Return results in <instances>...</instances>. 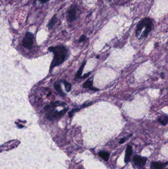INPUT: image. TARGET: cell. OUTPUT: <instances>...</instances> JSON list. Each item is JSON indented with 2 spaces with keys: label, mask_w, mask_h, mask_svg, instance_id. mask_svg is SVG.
Instances as JSON below:
<instances>
[{
  "label": "cell",
  "mask_w": 168,
  "mask_h": 169,
  "mask_svg": "<svg viewBox=\"0 0 168 169\" xmlns=\"http://www.w3.org/2000/svg\"><path fill=\"white\" fill-rule=\"evenodd\" d=\"M147 160L146 157L139 155H135L133 159V162L138 168L143 167L146 165Z\"/></svg>",
  "instance_id": "cell-6"
},
{
  "label": "cell",
  "mask_w": 168,
  "mask_h": 169,
  "mask_svg": "<svg viewBox=\"0 0 168 169\" xmlns=\"http://www.w3.org/2000/svg\"><path fill=\"white\" fill-rule=\"evenodd\" d=\"M86 62L85 60L83 61V63L82 64V65L80 66V68L79 69V71H77V72L76 77H75L76 78L79 79V78H81L82 73V72H83V68L84 67V66H85V65H86Z\"/></svg>",
  "instance_id": "cell-11"
},
{
  "label": "cell",
  "mask_w": 168,
  "mask_h": 169,
  "mask_svg": "<svg viewBox=\"0 0 168 169\" xmlns=\"http://www.w3.org/2000/svg\"><path fill=\"white\" fill-rule=\"evenodd\" d=\"M86 36L84 35H82V36L80 37V39H79V43L83 42V41H84L86 39Z\"/></svg>",
  "instance_id": "cell-16"
},
{
  "label": "cell",
  "mask_w": 168,
  "mask_h": 169,
  "mask_svg": "<svg viewBox=\"0 0 168 169\" xmlns=\"http://www.w3.org/2000/svg\"><path fill=\"white\" fill-rule=\"evenodd\" d=\"M153 26V21L150 18H144L141 20L139 21V22L138 23L137 26L136 30V37H139L143 29L144 28V32L141 35V36L142 37H147L149 33L152 30Z\"/></svg>",
  "instance_id": "cell-3"
},
{
  "label": "cell",
  "mask_w": 168,
  "mask_h": 169,
  "mask_svg": "<svg viewBox=\"0 0 168 169\" xmlns=\"http://www.w3.org/2000/svg\"><path fill=\"white\" fill-rule=\"evenodd\" d=\"M127 138L126 137H124L123 139H121V140L119 141V143H120V144H122V143H123L124 142H125V141H126V140Z\"/></svg>",
  "instance_id": "cell-17"
},
{
  "label": "cell",
  "mask_w": 168,
  "mask_h": 169,
  "mask_svg": "<svg viewBox=\"0 0 168 169\" xmlns=\"http://www.w3.org/2000/svg\"><path fill=\"white\" fill-rule=\"evenodd\" d=\"M132 154V148L131 146L128 145L125 152V159H124L125 163L128 162L130 161Z\"/></svg>",
  "instance_id": "cell-8"
},
{
  "label": "cell",
  "mask_w": 168,
  "mask_h": 169,
  "mask_svg": "<svg viewBox=\"0 0 168 169\" xmlns=\"http://www.w3.org/2000/svg\"><path fill=\"white\" fill-rule=\"evenodd\" d=\"M93 76L89 78V79L87 80L85 82L84 84H83V87L84 88H88V89H90L92 90H98V89L97 88H95L94 87H93Z\"/></svg>",
  "instance_id": "cell-7"
},
{
  "label": "cell",
  "mask_w": 168,
  "mask_h": 169,
  "mask_svg": "<svg viewBox=\"0 0 168 169\" xmlns=\"http://www.w3.org/2000/svg\"><path fill=\"white\" fill-rule=\"evenodd\" d=\"M99 155L101 158H102L105 161H107L109 157V153L107 152L101 151L99 153Z\"/></svg>",
  "instance_id": "cell-12"
},
{
  "label": "cell",
  "mask_w": 168,
  "mask_h": 169,
  "mask_svg": "<svg viewBox=\"0 0 168 169\" xmlns=\"http://www.w3.org/2000/svg\"><path fill=\"white\" fill-rule=\"evenodd\" d=\"M54 88L56 91L58 93H59L61 96L64 97V96L66 95L63 92L62 90H61V86H60V85L59 83H56L54 84Z\"/></svg>",
  "instance_id": "cell-13"
},
{
  "label": "cell",
  "mask_w": 168,
  "mask_h": 169,
  "mask_svg": "<svg viewBox=\"0 0 168 169\" xmlns=\"http://www.w3.org/2000/svg\"><path fill=\"white\" fill-rule=\"evenodd\" d=\"M167 163H161L157 162H152L151 163V169H164L165 167V165L167 164Z\"/></svg>",
  "instance_id": "cell-9"
},
{
  "label": "cell",
  "mask_w": 168,
  "mask_h": 169,
  "mask_svg": "<svg viewBox=\"0 0 168 169\" xmlns=\"http://www.w3.org/2000/svg\"><path fill=\"white\" fill-rule=\"evenodd\" d=\"M61 82L64 84L65 87V89H66V91L67 92H69L71 90V85L67 81L62 80Z\"/></svg>",
  "instance_id": "cell-15"
},
{
  "label": "cell",
  "mask_w": 168,
  "mask_h": 169,
  "mask_svg": "<svg viewBox=\"0 0 168 169\" xmlns=\"http://www.w3.org/2000/svg\"><path fill=\"white\" fill-rule=\"evenodd\" d=\"M48 50L53 52L54 56L51 64L50 69L56 66H59L64 62L68 56V50L66 47L63 45L57 46L56 47H51Z\"/></svg>",
  "instance_id": "cell-1"
},
{
  "label": "cell",
  "mask_w": 168,
  "mask_h": 169,
  "mask_svg": "<svg viewBox=\"0 0 168 169\" xmlns=\"http://www.w3.org/2000/svg\"><path fill=\"white\" fill-rule=\"evenodd\" d=\"M97 58H99V55H98V56H97Z\"/></svg>",
  "instance_id": "cell-20"
},
{
  "label": "cell",
  "mask_w": 168,
  "mask_h": 169,
  "mask_svg": "<svg viewBox=\"0 0 168 169\" xmlns=\"http://www.w3.org/2000/svg\"><path fill=\"white\" fill-rule=\"evenodd\" d=\"M34 40L33 34L30 32H27L23 39L22 45L25 48L30 50L33 45Z\"/></svg>",
  "instance_id": "cell-4"
},
{
  "label": "cell",
  "mask_w": 168,
  "mask_h": 169,
  "mask_svg": "<svg viewBox=\"0 0 168 169\" xmlns=\"http://www.w3.org/2000/svg\"><path fill=\"white\" fill-rule=\"evenodd\" d=\"M66 103L63 102H56L52 103L51 104L47 105L45 106V109L47 112V117L48 119L50 120L58 119L63 116L68 111V108H65L59 112L55 111L54 108L57 106H63Z\"/></svg>",
  "instance_id": "cell-2"
},
{
  "label": "cell",
  "mask_w": 168,
  "mask_h": 169,
  "mask_svg": "<svg viewBox=\"0 0 168 169\" xmlns=\"http://www.w3.org/2000/svg\"><path fill=\"white\" fill-rule=\"evenodd\" d=\"M57 15H54L53 17L52 18L51 20H50L49 22H48L47 27L48 28V29H51L52 28L56 22H57Z\"/></svg>",
  "instance_id": "cell-10"
},
{
  "label": "cell",
  "mask_w": 168,
  "mask_h": 169,
  "mask_svg": "<svg viewBox=\"0 0 168 169\" xmlns=\"http://www.w3.org/2000/svg\"><path fill=\"white\" fill-rule=\"evenodd\" d=\"M77 5H72L69 7L67 11L68 21L69 22H73L77 20Z\"/></svg>",
  "instance_id": "cell-5"
},
{
  "label": "cell",
  "mask_w": 168,
  "mask_h": 169,
  "mask_svg": "<svg viewBox=\"0 0 168 169\" xmlns=\"http://www.w3.org/2000/svg\"><path fill=\"white\" fill-rule=\"evenodd\" d=\"M90 74V72L88 73H87V74H85L84 76H83V78H85L87 77H88L89 75Z\"/></svg>",
  "instance_id": "cell-19"
},
{
  "label": "cell",
  "mask_w": 168,
  "mask_h": 169,
  "mask_svg": "<svg viewBox=\"0 0 168 169\" xmlns=\"http://www.w3.org/2000/svg\"><path fill=\"white\" fill-rule=\"evenodd\" d=\"M168 116H163V117H161L158 119L159 122L160 123V124H162L164 126H166L167 123H168Z\"/></svg>",
  "instance_id": "cell-14"
},
{
  "label": "cell",
  "mask_w": 168,
  "mask_h": 169,
  "mask_svg": "<svg viewBox=\"0 0 168 169\" xmlns=\"http://www.w3.org/2000/svg\"><path fill=\"white\" fill-rule=\"evenodd\" d=\"M42 4H45L48 2L49 0H39Z\"/></svg>",
  "instance_id": "cell-18"
}]
</instances>
